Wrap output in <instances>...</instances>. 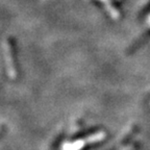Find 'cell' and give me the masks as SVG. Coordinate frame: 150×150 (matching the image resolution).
I'll use <instances>...</instances> for the list:
<instances>
[{
  "label": "cell",
  "mask_w": 150,
  "mask_h": 150,
  "mask_svg": "<svg viewBox=\"0 0 150 150\" xmlns=\"http://www.w3.org/2000/svg\"><path fill=\"white\" fill-rule=\"evenodd\" d=\"M3 55H4L5 65H6L7 73L9 77L15 78L16 77V69H15V63L13 59V53H12V46L8 40H5L3 42Z\"/></svg>",
  "instance_id": "cell-1"
},
{
  "label": "cell",
  "mask_w": 150,
  "mask_h": 150,
  "mask_svg": "<svg viewBox=\"0 0 150 150\" xmlns=\"http://www.w3.org/2000/svg\"><path fill=\"white\" fill-rule=\"evenodd\" d=\"M99 1H101L103 4L105 5L106 9L110 12V14L112 16V18H118V13L116 12L115 9H114V7L112 6V4H110V0H99Z\"/></svg>",
  "instance_id": "cell-2"
},
{
  "label": "cell",
  "mask_w": 150,
  "mask_h": 150,
  "mask_svg": "<svg viewBox=\"0 0 150 150\" xmlns=\"http://www.w3.org/2000/svg\"><path fill=\"white\" fill-rule=\"evenodd\" d=\"M149 24H150V17H149Z\"/></svg>",
  "instance_id": "cell-3"
}]
</instances>
